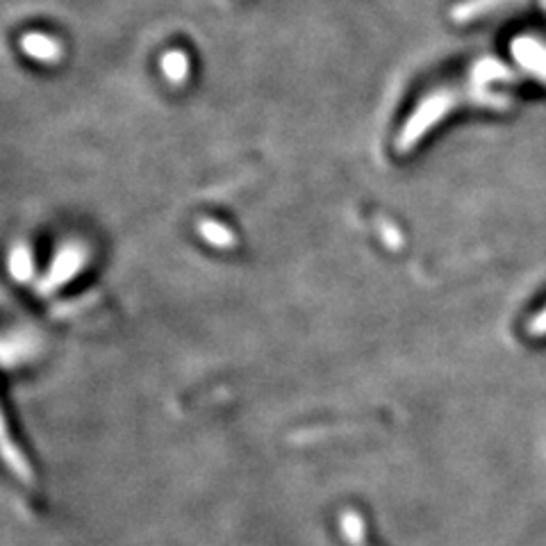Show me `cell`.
Wrapping results in <instances>:
<instances>
[{
	"label": "cell",
	"mask_w": 546,
	"mask_h": 546,
	"mask_svg": "<svg viewBox=\"0 0 546 546\" xmlns=\"http://www.w3.org/2000/svg\"><path fill=\"white\" fill-rule=\"evenodd\" d=\"M517 62L503 66L499 60H481L460 78L446 80L428 89V94L415 105L399 135V151H405L442 121L446 114L465 103L494 105L496 96L503 94L506 85L517 87L521 78L546 82V37L533 35L515 44Z\"/></svg>",
	"instance_id": "cell-1"
}]
</instances>
